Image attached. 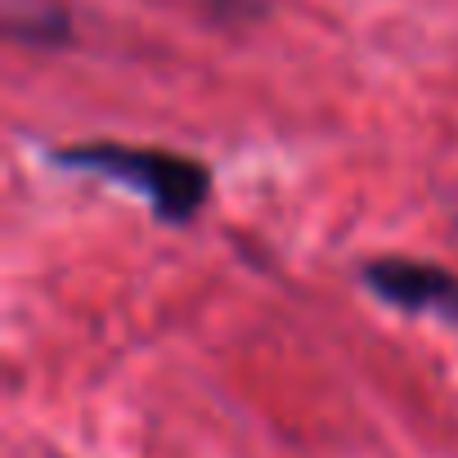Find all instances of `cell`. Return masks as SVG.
<instances>
[{
  "label": "cell",
  "instance_id": "6da1fadb",
  "mask_svg": "<svg viewBox=\"0 0 458 458\" xmlns=\"http://www.w3.org/2000/svg\"><path fill=\"white\" fill-rule=\"evenodd\" d=\"M55 162L68 166V171H90V175H104L113 184H126V189L144 193L148 207L157 211V220H166V225L193 220L202 211V202L211 198V171L198 157L166 153V148H135V144L90 140V144L59 148Z\"/></svg>",
  "mask_w": 458,
  "mask_h": 458
},
{
  "label": "cell",
  "instance_id": "7a4b0ae2",
  "mask_svg": "<svg viewBox=\"0 0 458 458\" xmlns=\"http://www.w3.org/2000/svg\"><path fill=\"white\" fill-rule=\"evenodd\" d=\"M364 288L404 310V315H436L445 324H458V275L431 261H409V257H377L360 270Z\"/></svg>",
  "mask_w": 458,
  "mask_h": 458
}]
</instances>
